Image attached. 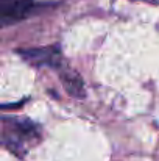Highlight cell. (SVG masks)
I'll return each mask as SVG.
<instances>
[{"instance_id": "obj_3", "label": "cell", "mask_w": 159, "mask_h": 161, "mask_svg": "<svg viewBox=\"0 0 159 161\" xmlns=\"http://www.w3.org/2000/svg\"><path fill=\"white\" fill-rule=\"evenodd\" d=\"M61 81H62L66 91H67L72 97H77V99H83V97H84V85H83V80H81V77H80L75 70H70V69L61 70Z\"/></svg>"}, {"instance_id": "obj_4", "label": "cell", "mask_w": 159, "mask_h": 161, "mask_svg": "<svg viewBox=\"0 0 159 161\" xmlns=\"http://www.w3.org/2000/svg\"><path fill=\"white\" fill-rule=\"evenodd\" d=\"M133 2H145V3H151V5H159V0H133Z\"/></svg>"}, {"instance_id": "obj_2", "label": "cell", "mask_w": 159, "mask_h": 161, "mask_svg": "<svg viewBox=\"0 0 159 161\" xmlns=\"http://www.w3.org/2000/svg\"><path fill=\"white\" fill-rule=\"evenodd\" d=\"M27 61L36 64V66H44V64H53L56 66L59 63V49L58 47H42V49H30V50H20Z\"/></svg>"}, {"instance_id": "obj_1", "label": "cell", "mask_w": 159, "mask_h": 161, "mask_svg": "<svg viewBox=\"0 0 159 161\" xmlns=\"http://www.w3.org/2000/svg\"><path fill=\"white\" fill-rule=\"evenodd\" d=\"M33 8V0H0L2 25H11L28 16Z\"/></svg>"}]
</instances>
